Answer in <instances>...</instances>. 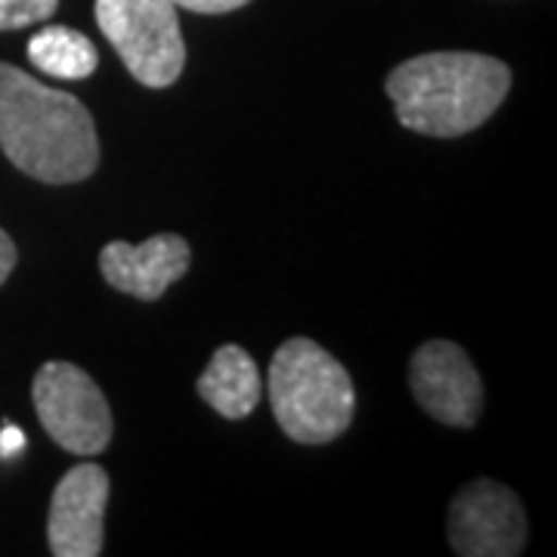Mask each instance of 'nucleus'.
I'll use <instances>...</instances> for the list:
<instances>
[{
	"label": "nucleus",
	"mask_w": 557,
	"mask_h": 557,
	"mask_svg": "<svg viewBox=\"0 0 557 557\" xmlns=\"http://www.w3.org/2000/svg\"><path fill=\"white\" fill-rule=\"evenodd\" d=\"M409 384L416 403L449 428L478 424L483 409V384L478 369L453 341H428L409 362Z\"/></svg>",
	"instance_id": "7"
},
{
	"label": "nucleus",
	"mask_w": 557,
	"mask_h": 557,
	"mask_svg": "<svg viewBox=\"0 0 557 557\" xmlns=\"http://www.w3.org/2000/svg\"><path fill=\"white\" fill-rule=\"evenodd\" d=\"M511 90V69L483 53H421L387 75V97L403 127L453 139L478 131Z\"/></svg>",
	"instance_id": "2"
},
{
	"label": "nucleus",
	"mask_w": 557,
	"mask_h": 557,
	"mask_svg": "<svg viewBox=\"0 0 557 557\" xmlns=\"http://www.w3.org/2000/svg\"><path fill=\"white\" fill-rule=\"evenodd\" d=\"M35 412L57 446L75 456H97L112 440V409L84 369L44 362L32 384Z\"/></svg>",
	"instance_id": "5"
},
{
	"label": "nucleus",
	"mask_w": 557,
	"mask_h": 557,
	"mask_svg": "<svg viewBox=\"0 0 557 557\" xmlns=\"http://www.w3.org/2000/svg\"><path fill=\"white\" fill-rule=\"evenodd\" d=\"M267 384L278 428L295 443H329L354 421V381L317 341H285L270 362Z\"/></svg>",
	"instance_id": "3"
},
{
	"label": "nucleus",
	"mask_w": 557,
	"mask_h": 557,
	"mask_svg": "<svg viewBox=\"0 0 557 557\" xmlns=\"http://www.w3.org/2000/svg\"><path fill=\"white\" fill-rule=\"evenodd\" d=\"M0 152L40 183H78L100 164L87 106L0 62Z\"/></svg>",
	"instance_id": "1"
},
{
	"label": "nucleus",
	"mask_w": 557,
	"mask_h": 557,
	"mask_svg": "<svg viewBox=\"0 0 557 557\" xmlns=\"http://www.w3.org/2000/svg\"><path fill=\"white\" fill-rule=\"evenodd\" d=\"M251 0H174V7L193 10V13H205V16H220V13H233Z\"/></svg>",
	"instance_id": "13"
},
{
	"label": "nucleus",
	"mask_w": 557,
	"mask_h": 557,
	"mask_svg": "<svg viewBox=\"0 0 557 557\" xmlns=\"http://www.w3.org/2000/svg\"><path fill=\"white\" fill-rule=\"evenodd\" d=\"M449 542L461 557H515L527 542L520 498L496 480L461 486L449 505Z\"/></svg>",
	"instance_id": "6"
},
{
	"label": "nucleus",
	"mask_w": 557,
	"mask_h": 557,
	"mask_svg": "<svg viewBox=\"0 0 557 557\" xmlns=\"http://www.w3.org/2000/svg\"><path fill=\"white\" fill-rule=\"evenodd\" d=\"M28 60L50 78L81 81L97 72L100 57L87 35L65 25H47L28 40Z\"/></svg>",
	"instance_id": "11"
},
{
	"label": "nucleus",
	"mask_w": 557,
	"mask_h": 557,
	"mask_svg": "<svg viewBox=\"0 0 557 557\" xmlns=\"http://www.w3.org/2000/svg\"><path fill=\"white\" fill-rule=\"evenodd\" d=\"M199 397L223 418H245L260 403L258 362L242 350L239 344H223L214 350L208 369L199 379Z\"/></svg>",
	"instance_id": "10"
},
{
	"label": "nucleus",
	"mask_w": 557,
	"mask_h": 557,
	"mask_svg": "<svg viewBox=\"0 0 557 557\" xmlns=\"http://www.w3.org/2000/svg\"><path fill=\"white\" fill-rule=\"evenodd\" d=\"M13 267H16V245H13V239L0 230V285L10 278Z\"/></svg>",
	"instance_id": "15"
},
{
	"label": "nucleus",
	"mask_w": 557,
	"mask_h": 557,
	"mask_svg": "<svg viewBox=\"0 0 557 557\" xmlns=\"http://www.w3.org/2000/svg\"><path fill=\"white\" fill-rule=\"evenodd\" d=\"M109 474L100 465H78L57 483L47 518V542L57 557H97L102 552V518Z\"/></svg>",
	"instance_id": "8"
},
{
	"label": "nucleus",
	"mask_w": 557,
	"mask_h": 557,
	"mask_svg": "<svg viewBox=\"0 0 557 557\" xmlns=\"http://www.w3.org/2000/svg\"><path fill=\"white\" fill-rule=\"evenodd\" d=\"M189 270V242L177 233H161L143 245L109 242L100 255L102 278L124 295L159 300Z\"/></svg>",
	"instance_id": "9"
},
{
	"label": "nucleus",
	"mask_w": 557,
	"mask_h": 557,
	"mask_svg": "<svg viewBox=\"0 0 557 557\" xmlns=\"http://www.w3.org/2000/svg\"><path fill=\"white\" fill-rule=\"evenodd\" d=\"M97 25L127 72L146 87H171L186 65L174 0H97Z\"/></svg>",
	"instance_id": "4"
},
{
	"label": "nucleus",
	"mask_w": 557,
	"mask_h": 557,
	"mask_svg": "<svg viewBox=\"0 0 557 557\" xmlns=\"http://www.w3.org/2000/svg\"><path fill=\"white\" fill-rule=\"evenodd\" d=\"M25 449V434H22L16 424H7L3 431H0V458H16Z\"/></svg>",
	"instance_id": "14"
},
{
	"label": "nucleus",
	"mask_w": 557,
	"mask_h": 557,
	"mask_svg": "<svg viewBox=\"0 0 557 557\" xmlns=\"http://www.w3.org/2000/svg\"><path fill=\"white\" fill-rule=\"evenodd\" d=\"M60 0H0V32H16L25 25L47 22L57 13Z\"/></svg>",
	"instance_id": "12"
}]
</instances>
